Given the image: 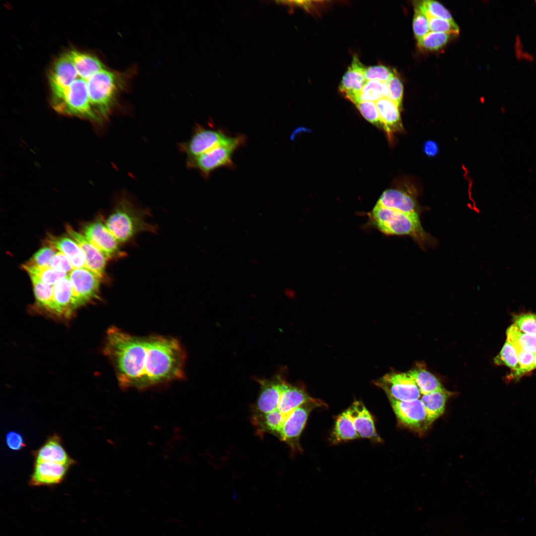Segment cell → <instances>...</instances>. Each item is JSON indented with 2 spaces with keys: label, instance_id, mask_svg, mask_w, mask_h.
Returning a JSON list of instances; mask_svg holds the SVG:
<instances>
[{
  "label": "cell",
  "instance_id": "277c9868",
  "mask_svg": "<svg viewBox=\"0 0 536 536\" xmlns=\"http://www.w3.org/2000/svg\"><path fill=\"white\" fill-rule=\"evenodd\" d=\"M370 217L385 234L409 235L418 240L425 238L418 212L406 213L376 204Z\"/></svg>",
  "mask_w": 536,
  "mask_h": 536
},
{
  "label": "cell",
  "instance_id": "ba28073f",
  "mask_svg": "<svg viewBox=\"0 0 536 536\" xmlns=\"http://www.w3.org/2000/svg\"><path fill=\"white\" fill-rule=\"evenodd\" d=\"M325 405L322 401L314 399L295 409L284 422L278 439L286 443L293 451L301 450L299 438L311 411Z\"/></svg>",
  "mask_w": 536,
  "mask_h": 536
},
{
  "label": "cell",
  "instance_id": "7c38bea8",
  "mask_svg": "<svg viewBox=\"0 0 536 536\" xmlns=\"http://www.w3.org/2000/svg\"><path fill=\"white\" fill-rule=\"evenodd\" d=\"M389 400L398 419L406 426L421 431L431 423L420 399L405 402Z\"/></svg>",
  "mask_w": 536,
  "mask_h": 536
},
{
  "label": "cell",
  "instance_id": "52a82bcc",
  "mask_svg": "<svg viewBox=\"0 0 536 536\" xmlns=\"http://www.w3.org/2000/svg\"><path fill=\"white\" fill-rule=\"evenodd\" d=\"M389 399L410 401L420 399L421 393L415 381L406 373H389L374 382Z\"/></svg>",
  "mask_w": 536,
  "mask_h": 536
},
{
  "label": "cell",
  "instance_id": "9c48e42d",
  "mask_svg": "<svg viewBox=\"0 0 536 536\" xmlns=\"http://www.w3.org/2000/svg\"><path fill=\"white\" fill-rule=\"evenodd\" d=\"M72 287L73 298L77 309L98 298L102 278L86 268H74L68 274Z\"/></svg>",
  "mask_w": 536,
  "mask_h": 536
},
{
  "label": "cell",
  "instance_id": "7a4b0ae2",
  "mask_svg": "<svg viewBox=\"0 0 536 536\" xmlns=\"http://www.w3.org/2000/svg\"><path fill=\"white\" fill-rule=\"evenodd\" d=\"M105 67L95 56L77 50L64 54L52 66L49 74L53 108L60 114L96 123L89 96L91 76Z\"/></svg>",
  "mask_w": 536,
  "mask_h": 536
},
{
  "label": "cell",
  "instance_id": "60d3db41",
  "mask_svg": "<svg viewBox=\"0 0 536 536\" xmlns=\"http://www.w3.org/2000/svg\"><path fill=\"white\" fill-rule=\"evenodd\" d=\"M423 150L426 155L429 157H434L437 154L439 151V147L435 141L427 140L423 144Z\"/></svg>",
  "mask_w": 536,
  "mask_h": 536
},
{
  "label": "cell",
  "instance_id": "30bf717a",
  "mask_svg": "<svg viewBox=\"0 0 536 536\" xmlns=\"http://www.w3.org/2000/svg\"><path fill=\"white\" fill-rule=\"evenodd\" d=\"M260 386L259 395L251 408V415H263L276 406L284 384L287 382L282 373L270 379H256Z\"/></svg>",
  "mask_w": 536,
  "mask_h": 536
},
{
  "label": "cell",
  "instance_id": "4316f807",
  "mask_svg": "<svg viewBox=\"0 0 536 536\" xmlns=\"http://www.w3.org/2000/svg\"><path fill=\"white\" fill-rule=\"evenodd\" d=\"M388 95L386 82L375 80H367L359 93L357 103L361 101L375 102L381 98H387Z\"/></svg>",
  "mask_w": 536,
  "mask_h": 536
},
{
  "label": "cell",
  "instance_id": "ffe728a7",
  "mask_svg": "<svg viewBox=\"0 0 536 536\" xmlns=\"http://www.w3.org/2000/svg\"><path fill=\"white\" fill-rule=\"evenodd\" d=\"M376 204L406 213L417 212L414 199L411 195L401 190H386L381 195Z\"/></svg>",
  "mask_w": 536,
  "mask_h": 536
},
{
  "label": "cell",
  "instance_id": "4fadbf2b",
  "mask_svg": "<svg viewBox=\"0 0 536 536\" xmlns=\"http://www.w3.org/2000/svg\"><path fill=\"white\" fill-rule=\"evenodd\" d=\"M229 137L221 130L198 127L191 138L181 147L189 160L225 142Z\"/></svg>",
  "mask_w": 536,
  "mask_h": 536
},
{
  "label": "cell",
  "instance_id": "74e56055",
  "mask_svg": "<svg viewBox=\"0 0 536 536\" xmlns=\"http://www.w3.org/2000/svg\"><path fill=\"white\" fill-rule=\"evenodd\" d=\"M519 369L515 378H519L534 369V354L523 350L517 351Z\"/></svg>",
  "mask_w": 536,
  "mask_h": 536
},
{
  "label": "cell",
  "instance_id": "ab89813d",
  "mask_svg": "<svg viewBox=\"0 0 536 536\" xmlns=\"http://www.w3.org/2000/svg\"><path fill=\"white\" fill-rule=\"evenodd\" d=\"M5 441L9 449L14 451H19L26 445L22 436L15 431L8 432L5 436Z\"/></svg>",
  "mask_w": 536,
  "mask_h": 536
},
{
  "label": "cell",
  "instance_id": "8fae6325",
  "mask_svg": "<svg viewBox=\"0 0 536 536\" xmlns=\"http://www.w3.org/2000/svg\"><path fill=\"white\" fill-rule=\"evenodd\" d=\"M83 233L86 239L108 259L122 258L126 256L121 250L120 243L102 221L98 220L87 224L84 227Z\"/></svg>",
  "mask_w": 536,
  "mask_h": 536
},
{
  "label": "cell",
  "instance_id": "ac0fdd59",
  "mask_svg": "<svg viewBox=\"0 0 536 536\" xmlns=\"http://www.w3.org/2000/svg\"><path fill=\"white\" fill-rule=\"evenodd\" d=\"M348 409L359 437L376 441L381 440L376 431L373 417L362 402H354Z\"/></svg>",
  "mask_w": 536,
  "mask_h": 536
},
{
  "label": "cell",
  "instance_id": "83f0119b",
  "mask_svg": "<svg viewBox=\"0 0 536 536\" xmlns=\"http://www.w3.org/2000/svg\"><path fill=\"white\" fill-rule=\"evenodd\" d=\"M497 365H504L513 370V377L515 378L519 369L518 355L513 345L506 340L499 353L494 359Z\"/></svg>",
  "mask_w": 536,
  "mask_h": 536
},
{
  "label": "cell",
  "instance_id": "8992f818",
  "mask_svg": "<svg viewBox=\"0 0 536 536\" xmlns=\"http://www.w3.org/2000/svg\"><path fill=\"white\" fill-rule=\"evenodd\" d=\"M313 399L302 387L286 382L275 408L261 415L268 427L278 438L284 422L293 410Z\"/></svg>",
  "mask_w": 536,
  "mask_h": 536
},
{
  "label": "cell",
  "instance_id": "603a6c76",
  "mask_svg": "<svg viewBox=\"0 0 536 536\" xmlns=\"http://www.w3.org/2000/svg\"><path fill=\"white\" fill-rule=\"evenodd\" d=\"M506 335L507 340L513 345L516 351L536 353V335L525 333L513 324L507 330Z\"/></svg>",
  "mask_w": 536,
  "mask_h": 536
},
{
  "label": "cell",
  "instance_id": "484cf974",
  "mask_svg": "<svg viewBox=\"0 0 536 536\" xmlns=\"http://www.w3.org/2000/svg\"><path fill=\"white\" fill-rule=\"evenodd\" d=\"M22 267L29 275L35 276L43 283L51 286H53L58 281L68 275L65 272L57 270L51 267L31 266L26 264L23 265Z\"/></svg>",
  "mask_w": 536,
  "mask_h": 536
},
{
  "label": "cell",
  "instance_id": "7402d4cb",
  "mask_svg": "<svg viewBox=\"0 0 536 536\" xmlns=\"http://www.w3.org/2000/svg\"><path fill=\"white\" fill-rule=\"evenodd\" d=\"M451 394L450 392L443 389L422 395L420 397V399L431 423L444 413L447 401Z\"/></svg>",
  "mask_w": 536,
  "mask_h": 536
},
{
  "label": "cell",
  "instance_id": "8d00e7d4",
  "mask_svg": "<svg viewBox=\"0 0 536 536\" xmlns=\"http://www.w3.org/2000/svg\"><path fill=\"white\" fill-rule=\"evenodd\" d=\"M386 83L388 88L387 98L396 103L401 108L403 93L402 81L395 75Z\"/></svg>",
  "mask_w": 536,
  "mask_h": 536
},
{
  "label": "cell",
  "instance_id": "9a60e30c",
  "mask_svg": "<svg viewBox=\"0 0 536 536\" xmlns=\"http://www.w3.org/2000/svg\"><path fill=\"white\" fill-rule=\"evenodd\" d=\"M365 67L358 57L354 56L339 85V91L354 104L367 81L364 76Z\"/></svg>",
  "mask_w": 536,
  "mask_h": 536
},
{
  "label": "cell",
  "instance_id": "6da1fadb",
  "mask_svg": "<svg viewBox=\"0 0 536 536\" xmlns=\"http://www.w3.org/2000/svg\"><path fill=\"white\" fill-rule=\"evenodd\" d=\"M104 353L124 390L143 391L184 377L185 353L173 337L138 336L112 326L107 331Z\"/></svg>",
  "mask_w": 536,
  "mask_h": 536
},
{
  "label": "cell",
  "instance_id": "e575fe53",
  "mask_svg": "<svg viewBox=\"0 0 536 536\" xmlns=\"http://www.w3.org/2000/svg\"><path fill=\"white\" fill-rule=\"evenodd\" d=\"M513 321L523 332L536 335V314L525 313L515 315Z\"/></svg>",
  "mask_w": 536,
  "mask_h": 536
},
{
  "label": "cell",
  "instance_id": "e0dca14e",
  "mask_svg": "<svg viewBox=\"0 0 536 536\" xmlns=\"http://www.w3.org/2000/svg\"><path fill=\"white\" fill-rule=\"evenodd\" d=\"M34 463L52 462L71 466L75 464L64 447L61 438L57 434L49 436L44 444L33 453Z\"/></svg>",
  "mask_w": 536,
  "mask_h": 536
},
{
  "label": "cell",
  "instance_id": "f1b7e54d",
  "mask_svg": "<svg viewBox=\"0 0 536 536\" xmlns=\"http://www.w3.org/2000/svg\"><path fill=\"white\" fill-rule=\"evenodd\" d=\"M451 35L430 31L417 41L418 46L428 51H436L443 47L449 41Z\"/></svg>",
  "mask_w": 536,
  "mask_h": 536
},
{
  "label": "cell",
  "instance_id": "cb8c5ba5",
  "mask_svg": "<svg viewBox=\"0 0 536 536\" xmlns=\"http://www.w3.org/2000/svg\"><path fill=\"white\" fill-rule=\"evenodd\" d=\"M417 386L421 395L444 389L438 379L421 365L407 372Z\"/></svg>",
  "mask_w": 536,
  "mask_h": 536
},
{
  "label": "cell",
  "instance_id": "5b68a950",
  "mask_svg": "<svg viewBox=\"0 0 536 536\" xmlns=\"http://www.w3.org/2000/svg\"><path fill=\"white\" fill-rule=\"evenodd\" d=\"M246 139L245 135L242 134L230 136L225 142L189 160V166L198 169L205 177L209 176L217 168L223 167L234 168L232 155L236 150L246 142Z\"/></svg>",
  "mask_w": 536,
  "mask_h": 536
},
{
  "label": "cell",
  "instance_id": "d4e9b609",
  "mask_svg": "<svg viewBox=\"0 0 536 536\" xmlns=\"http://www.w3.org/2000/svg\"><path fill=\"white\" fill-rule=\"evenodd\" d=\"M333 437L336 442L353 440L359 437L354 426L348 409L337 417L333 432Z\"/></svg>",
  "mask_w": 536,
  "mask_h": 536
},
{
  "label": "cell",
  "instance_id": "4dcf8cb0",
  "mask_svg": "<svg viewBox=\"0 0 536 536\" xmlns=\"http://www.w3.org/2000/svg\"><path fill=\"white\" fill-rule=\"evenodd\" d=\"M430 30L431 31L444 33L450 35H458L460 29L454 21L434 17L426 13Z\"/></svg>",
  "mask_w": 536,
  "mask_h": 536
},
{
  "label": "cell",
  "instance_id": "44dd1931",
  "mask_svg": "<svg viewBox=\"0 0 536 536\" xmlns=\"http://www.w3.org/2000/svg\"><path fill=\"white\" fill-rule=\"evenodd\" d=\"M50 246L64 254L69 260L73 268H87L83 252L72 239L50 235L48 239Z\"/></svg>",
  "mask_w": 536,
  "mask_h": 536
},
{
  "label": "cell",
  "instance_id": "f35d334b",
  "mask_svg": "<svg viewBox=\"0 0 536 536\" xmlns=\"http://www.w3.org/2000/svg\"><path fill=\"white\" fill-rule=\"evenodd\" d=\"M50 266L57 270L62 271L68 275L74 269L67 257L61 252H57L52 258Z\"/></svg>",
  "mask_w": 536,
  "mask_h": 536
},
{
  "label": "cell",
  "instance_id": "f546056e",
  "mask_svg": "<svg viewBox=\"0 0 536 536\" xmlns=\"http://www.w3.org/2000/svg\"><path fill=\"white\" fill-rule=\"evenodd\" d=\"M414 7L413 31L416 39L418 41L430 32V28L428 19L419 1L416 2Z\"/></svg>",
  "mask_w": 536,
  "mask_h": 536
},
{
  "label": "cell",
  "instance_id": "3957f363",
  "mask_svg": "<svg viewBox=\"0 0 536 536\" xmlns=\"http://www.w3.org/2000/svg\"><path fill=\"white\" fill-rule=\"evenodd\" d=\"M147 213L130 200L121 198L105 224L119 243H124L142 232L154 233L156 227L146 220Z\"/></svg>",
  "mask_w": 536,
  "mask_h": 536
},
{
  "label": "cell",
  "instance_id": "2e32d148",
  "mask_svg": "<svg viewBox=\"0 0 536 536\" xmlns=\"http://www.w3.org/2000/svg\"><path fill=\"white\" fill-rule=\"evenodd\" d=\"M66 228L69 236L77 243L83 252L87 268L103 279L108 259L107 257L83 235L75 231L70 226L67 225Z\"/></svg>",
  "mask_w": 536,
  "mask_h": 536
},
{
  "label": "cell",
  "instance_id": "1f68e13d",
  "mask_svg": "<svg viewBox=\"0 0 536 536\" xmlns=\"http://www.w3.org/2000/svg\"><path fill=\"white\" fill-rule=\"evenodd\" d=\"M355 105L366 120L384 130L375 102L361 101Z\"/></svg>",
  "mask_w": 536,
  "mask_h": 536
},
{
  "label": "cell",
  "instance_id": "d6986e66",
  "mask_svg": "<svg viewBox=\"0 0 536 536\" xmlns=\"http://www.w3.org/2000/svg\"><path fill=\"white\" fill-rule=\"evenodd\" d=\"M381 123L385 130L390 137L394 132L401 131L402 129L400 107L388 98L384 97L375 102Z\"/></svg>",
  "mask_w": 536,
  "mask_h": 536
},
{
  "label": "cell",
  "instance_id": "d590c367",
  "mask_svg": "<svg viewBox=\"0 0 536 536\" xmlns=\"http://www.w3.org/2000/svg\"><path fill=\"white\" fill-rule=\"evenodd\" d=\"M55 249L51 246L41 248L35 253L26 264L36 266L50 267L51 261L56 253Z\"/></svg>",
  "mask_w": 536,
  "mask_h": 536
},
{
  "label": "cell",
  "instance_id": "d6a6232c",
  "mask_svg": "<svg viewBox=\"0 0 536 536\" xmlns=\"http://www.w3.org/2000/svg\"><path fill=\"white\" fill-rule=\"evenodd\" d=\"M425 13L431 16L454 21L450 11L441 3L433 0L420 1Z\"/></svg>",
  "mask_w": 536,
  "mask_h": 536
},
{
  "label": "cell",
  "instance_id": "5bb4252c",
  "mask_svg": "<svg viewBox=\"0 0 536 536\" xmlns=\"http://www.w3.org/2000/svg\"><path fill=\"white\" fill-rule=\"evenodd\" d=\"M70 466L52 462L34 463L28 484L31 486H53L65 479Z\"/></svg>",
  "mask_w": 536,
  "mask_h": 536
},
{
  "label": "cell",
  "instance_id": "836d02e7",
  "mask_svg": "<svg viewBox=\"0 0 536 536\" xmlns=\"http://www.w3.org/2000/svg\"><path fill=\"white\" fill-rule=\"evenodd\" d=\"M394 75L392 70L383 65L366 67L364 70V76L367 80H375L387 82Z\"/></svg>",
  "mask_w": 536,
  "mask_h": 536
}]
</instances>
